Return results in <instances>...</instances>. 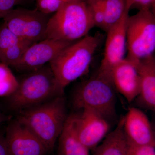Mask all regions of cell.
<instances>
[{"mask_svg": "<svg viewBox=\"0 0 155 155\" xmlns=\"http://www.w3.org/2000/svg\"><path fill=\"white\" fill-rule=\"evenodd\" d=\"M18 121L28 128L52 152L68 116L63 96L20 112Z\"/></svg>", "mask_w": 155, "mask_h": 155, "instance_id": "cell-1", "label": "cell"}, {"mask_svg": "<svg viewBox=\"0 0 155 155\" xmlns=\"http://www.w3.org/2000/svg\"><path fill=\"white\" fill-rule=\"evenodd\" d=\"M104 37L100 32L87 35L63 49L49 63L61 86L65 87L88 72Z\"/></svg>", "mask_w": 155, "mask_h": 155, "instance_id": "cell-2", "label": "cell"}, {"mask_svg": "<svg viewBox=\"0 0 155 155\" xmlns=\"http://www.w3.org/2000/svg\"><path fill=\"white\" fill-rule=\"evenodd\" d=\"M28 72L18 81L17 89L8 97L11 110L22 112L64 95V89L56 79L49 64Z\"/></svg>", "mask_w": 155, "mask_h": 155, "instance_id": "cell-3", "label": "cell"}, {"mask_svg": "<svg viewBox=\"0 0 155 155\" xmlns=\"http://www.w3.org/2000/svg\"><path fill=\"white\" fill-rule=\"evenodd\" d=\"M94 26L88 4L69 1L50 17L45 38L74 42L88 35Z\"/></svg>", "mask_w": 155, "mask_h": 155, "instance_id": "cell-4", "label": "cell"}, {"mask_svg": "<svg viewBox=\"0 0 155 155\" xmlns=\"http://www.w3.org/2000/svg\"><path fill=\"white\" fill-rule=\"evenodd\" d=\"M116 89L110 74L97 72L76 87L72 97L73 107L77 110L88 109L109 120L116 115Z\"/></svg>", "mask_w": 155, "mask_h": 155, "instance_id": "cell-5", "label": "cell"}, {"mask_svg": "<svg viewBox=\"0 0 155 155\" xmlns=\"http://www.w3.org/2000/svg\"><path fill=\"white\" fill-rule=\"evenodd\" d=\"M126 58L134 62L153 55L155 50L154 12L139 10L127 19Z\"/></svg>", "mask_w": 155, "mask_h": 155, "instance_id": "cell-6", "label": "cell"}, {"mask_svg": "<svg viewBox=\"0 0 155 155\" xmlns=\"http://www.w3.org/2000/svg\"><path fill=\"white\" fill-rule=\"evenodd\" d=\"M50 15L37 9L19 8L12 10L3 18V22L20 38L35 43L45 39Z\"/></svg>", "mask_w": 155, "mask_h": 155, "instance_id": "cell-7", "label": "cell"}, {"mask_svg": "<svg viewBox=\"0 0 155 155\" xmlns=\"http://www.w3.org/2000/svg\"><path fill=\"white\" fill-rule=\"evenodd\" d=\"M74 114L75 129L81 142L89 150H94L108 134L110 128L108 120L88 109Z\"/></svg>", "mask_w": 155, "mask_h": 155, "instance_id": "cell-8", "label": "cell"}, {"mask_svg": "<svg viewBox=\"0 0 155 155\" xmlns=\"http://www.w3.org/2000/svg\"><path fill=\"white\" fill-rule=\"evenodd\" d=\"M5 140L8 155H48L50 153L35 135L17 120L7 127Z\"/></svg>", "mask_w": 155, "mask_h": 155, "instance_id": "cell-9", "label": "cell"}, {"mask_svg": "<svg viewBox=\"0 0 155 155\" xmlns=\"http://www.w3.org/2000/svg\"><path fill=\"white\" fill-rule=\"evenodd\" d=\"M73 42L45 39L30 46L14 67L21 72L37 70L49 63L63 49Z\"/></svg>", "mask_w": 155, "mask_h": 155, "instance_id": "cell-10", "label": "cell"}, {"mask_svg": "<svg viewBox=\"0 0 155 155\" xmlns=\"http://www.w3.org/2000/svg\"><path fill=\"white\" fill-rule=\"evenodd\" d=\"M129 11L108 29L104 58L99 70L110 73L115 66L125 58L127 52L126 29Z\"/></svg>", "mask_w": 155, "mask_h": 155, "instance_id": "cell-11", "label": "cell"}, {"mask_svg": "<svg viewBox=\"0 0 155 155\" xmlns=\"http://www.w3.org/2000/svg\"><path fill=\"white\" fill-rule=\"evenodd\" d=\"M124 118L123 129L129 144L137 146L155 145L154 132L143 112L130 108Z\"/></svg>", "mask_w": 155, "mask_h": 155, "instance_id": "cell-12", "label": "cell"}, {"mask_svg": "<svg viewBox=\"0 0 155 155\" xmlns=\"http://www.w3.org/2000/svg\"><path fill=\"white\" fill-rule=\"evenodd\" d=\"M110 76L115 89L128 103L138 96L140 78L135 63L125 58L114 67Z\"/></svg>", "mask_w": 155, "mask_h": 155, "instance_id": "cell-13", "label": "cell"}, {"mask_svg": "<svg viewBox=\"0 0 155 155\" xmlns=\"http://www.w3.org/2000/svg\"><path fill=\"white\" fill-rule=\"evenodd\" d=\"M140 78L138 105L149 110H155V59L153 55L134 62Z\"/></svg>", "mask_w": 155, "mask_h": 155, "instance_id": "cell-14", "label": "cell"}, {"mask_svg": "<svg viewBox=\"0 0 155 155\" xmlns=\"http://www.w3.org/2000/svg\"><path fill=\"white\" fill-rule=\"evenodd\" d=\"M12 32L4 22L0 24V62L14 67L25 51L33 44Z\"/></svg>", "mask_w": 155, "mask_h": 155, "instance_id": "cell-15", "label": "cell"}, {"mask_svg": "<svg viewBox=\"0 0 155 155\" xmlns=\"http://www.w3.org/2000/svg\"><path fill=\"white\" fill-rule=\"evenodd\" d=\"M58 141V155H90V150L78 137L74 114L68 116Z\"/></svg>", "mask_w": 155, "mask_h": 155, "instance_id": "cell-16", "label": "cell"}, {"mask_svg": "<svg viewBox=\"0 0 155 155\" xmlns=\"http://www.w3.org/2000/svg\"><path fill=\"white\" fill-rule=\"evenodd\" d=\"M124 116L116 128L107 134L101 144L94 149L92 155H127L128 143L123 129Z\"/></svg>", "mask_w": 155, "mask_h": 155, "instance_id": "cell-17", "label": "cell"}, {"mask_svg": "<svg viewBox=\"0 0 155 155\" xmlns=\"http://www.w3.org/2000/svg\"><path fill=\"white\" fill-rule=\"evenodd\" d=\"M104 12L103 30L107 32L112 25L122 18L126 11L125 0H102Z\"/></svg>", "mask_w": 155, "mask_h": 155, "instance_id": "cell-18", "label": "cell"}, {"mask_svg": "<svg viewBox=\"0 0 155 155\" xmlns=\"http://www.w3.org/2000/svg\"><path fill=\"white\" fill-rule=\"evenodd\" d=\"M18 80L9 66L0 62V97H8L18 86Z\"/></svg>", "mask_w": 155, "mask_h": 155, "instance_id": "cell-19", "label": "cell"}, {"mask_svg": "<svg viewBox=\"0 0 155 155\" xmlns=\"http://www.w3.org/2000/svg\"><path fill=\"white\" fill-rule=\"evenodd\" d=\"M91 10L95 26L104 29V12L102 0H88L87 2Z\"/></svg>", "mask_w": 155, "mask_h": 155, "instance_id": "cell-20", "label": "cell"}, {"mask_svg": "<svg viewBox=\"0 0 155 155\" xmlns=\"http://www.w3.org/2000/svg\"><path fill=\"white\" fill-rule=\"evenodd\" d=\"M36 8L44 14L50 15L56 13L65 3L67 0H35Z\"/></svg>", "mask_w": 155, "mask_h": 155, "instance_id": "cell-21", "label": "cell"}, {"mask_svg": "<svg viewBox=\"0 0 155 155\" xmlns=\"http://www.w3.org/2000/svg\"><path fill=\"white\" fill-rule=\"evenodd\" d=\"M126 9L136 8L139 10L149 9L154 12L155 0H125Z\"/></svg>", "mask_w": 155, "mask_h": 155, "instance_id": "cell-22", "label": "cell"}, {"mask_svg": "<svg viewBox=\"0 0 155 155\" xmlns=\"http://www.w3.org/2000/svg\"><path fill=\"white\" fill-rule=\"evenodd\" d=\"M30 0H0V19H3L15 6L28 2Z\"/></svg>", "mask_w": 155, "mask_h": 155, "instance_id": "cell-23", "label": "cell"}, {"mask_svg": "<svg viewBox=\"0 0 155 155\" xmlns=\"http://www.w3.org/2000/svg\"><path fill=\"white\" fill-rule=\"evenodd\" d=\"M127 155H155V145L137 146L128 143Z\"/></svg>", "mask_w": 155, "mask_h": 155, "instance_id": "cell-24", "label": "cell"}, {"mask_svg": "<svg viewBox=\"0 0 155 155\" xmlns=\"http://www.w3.org/2000/svg\"><path fill=\"white\" fill-rule=\"evenodd\" d=\"M0 155H8L5 136L0 133Z\"/></svg>", "mask_w": 155, "mask_h": 155, "instance_id": "cell-25", "label": "cell"}, {"mask_svg": "<svg viewBox=\"0 0 155 155\" xmlns=\"http://www.w3.org/2000/svg\"><path fill=\"white\" fill-rule=\"evenodd\" d=\"M7 117L0 111V125L7 120Z\"/></svg>", "mask_w": 155, "mask_h": 155, "instance_id": "cell-26", "label": "cell"}, {"mask_svg": "<svg viewBox=\"0 0 155 155\" xmlns=\"http://www.w3.org/2000/svg\"><path fill=\"white\" fill-rule=\"evenodd\" d=\"M68 2H69V1H76V2H87L88 0H67Z\"/></svg>", "mask_w": 155, "mask_h": 155, "instance_id": "cell-27", "label": "cell"}]
</instances>
